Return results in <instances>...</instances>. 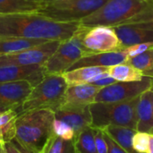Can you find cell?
<instances>
[{
  "label": "cell",
  "mask_w": 153,
  "mask_h": 153,
  "mask_svg": "<svg viewBox=\"0 0 153 153\" xmlns=\"http://www.w3.org/2000/svg\"><path fill=\"white\" fill-rule=\"evenodd\" d=\"M139 97L119 103L94 102L91 104V126L93 128L103 129L108 126H118L136 130V108Z\"/></svg>",
  "instance_id": "cell-4"
},
{
  "label": "cell",
  "mask_w": 153,
  "mask_h": 153,
  "mask_svg": "<svg viewBox=\"0 0 153 153\" xmlns=\"http://www.w3.org/2000/svg\"><path fill=\"white\" fill-rule=\"evenodd\" d=\"M42 65H0V83L9 82L27 81L37 85L45 76Z\"/></svg>",
  "instance_id": "cell-12"
},
{
  "label": "cell",
  "mask_w": 153,
  "mask_h": 153,
  "mask_svg": "<svg viewBox=\"0 0 153 153\" xmlns=\"http://www.w3.org/2000/svg\"><path fill=\"white\" fill-rule=\"evenodd\" d=\"M80 26L79 22H57L39 12L0 14V37L63 41L72 38Z\"/></svg>",
  "instance_id": "cell-1"
},
{
  "label": "cell",
  "mask_w": 153,
  "mask_h": 153,
  "mask_svg": "<svg viewBox=\"0 0 153 153\" xmlns=\"http://www.w3.org/2000/svg\"><path fill=\"white\" fill-rule=\"evenodd\" d=\"M41 2L30 0H0V14H10L26 12H38Z\"/></svg>",
  "instance_id": "cell-20"
},
{
  "label": "cell",
  "mask_w": 153,
  "mask_h": 153,
  "mask_svg": "<svg viewBox=\"0 0 153 153\" xmlns=\"http://www.w3.org/2000/svg\"><path fill=\"white\" fill-rule=\"evenodd\" d=\"M54 113V134L65 140H75L83 129L91 126L90 106L74 109L59 108Z\"/></svg>",
  "instance_id": "cell-7"
},
{
  "label": "cell",
  "mask_w": 153,
  "mask_h": 153,
  "mask_svg": "<svg viewBox=\"0 0 153 153\" xmlns=\"http://www.w3.org/2000/svg\"><path fill=\"white\" fill-rule=\"evenodd\" d=\"M120 40L122 49L142 43L153 42V30L138 24H124L113 27Z\"/></svg>",
  "instance_id": "cell-13"
},
{
  "label": "cell",
  "mask_w": 153,
  "mask_h": 153,
  "mask_svg": "<svg viewBox=\"0 0 153 153\" xmlns=\"http://www.w3.org/2000/svg\"><path fill=\"white\" fill-rule=\"evenodd\" d=\"M66 0H41V3H54V2H62Z\"/></svg>",
  "instance_id": "cell-36"
},
{
  "label": "cell",
  "mask_w": 153,
  "mask_h": 153,
  "mask_svg": "<svg viewBox=\"0 0 153 153\" xmlns=\"http://www.w3.org/2000/svg\"><path fill=\"white\" fill-rule=\"evenodd\" d=\"M108 73L117 82H136L144 77L141 71L126 62L109 66Z\"/></svg>",
  "instance_id": "cell-21"
},
{
  "label": "cell",
  "mask_w": 153,
  "mask_h": 153,
  "mask_svg": "<svg viewBox=\"0 0 153 153\" xmlns=\"http://www.w3.org/2000/svg\"><path fill=\"white\" fill-rule=\"evenodd\" d=\"M17 109H11L0 115V142L7 143L15 136V121L18 117Z\"/></svg>",
  "instance_id": "cell-22"
},
{
  "label": "cell",
  "mask_w": 153,
  "mask_h": 153,
  "mask_svg": "<svg viewBox=\"0 0 153 153\" xmlns=\"http://www.w3.org/2000/svg\"><path fill=\"white\" fill-rule=\"evenodd\" d=\"M100 89L91 83L68 85L59 108L74 109L89 107L94 103L95 97Z\"/></svg>",
  "instance_id": "cell-11"
},
{
  "label": "cell",
  "mask_w": 153,
  "mask_h": 153,
  "mask_svg": "<svg viewBox=\"0 0 153 153\" xmlns=\"http://www.w3.org/2000/svg\"><path fill=\"white\" fill-rule=\"evenodd\" d=\"M11 109H17V108H15L13 106H11V105H7V104L0 102V115L4 113V112H6V111L11 110Z\"/></svg>",
  "instance_id": "cell-33"
},
{
  "label": "cell",
  "mask_w": 153,
  "mask_h": 153,
  "mask_svg": "<svg viewBox=\"0 0 153 153\" xmlns=\"http://www.w3.org/2000/svg\"><path fill=\"white\" fill-rule=\"evenodd\" d=\"M136 131L152 134L153 132V92L149 89L143 92L136 108Z\"/></svg>",
  "instance_id": "cell-16"
},
{
  "label": "cell",
  "mask_w": 153,
  "mask_h": 153,
  "mask_svg": "<svg viewBox=\"0 0 153 153\" xmlns=\"http://www.w3.org/2000/svg\"><path fill=\"white\" fill-rule=\"evenodd\" d=\"M84 26L70 39L60 42L56 50L42 65L45 74H63L82 57L91 54L82 44Z\"/></svg>",
  "instance_id": "cell-5"
},
{
  "label": "cell",
  "mask_w": 153,
  "mask_h": 153,
  "mask_svg": "<svg viewBox=\"0 0 153 153\" xmlns=\"http://www.w3.org/2000/svg\"><path fill=\"white\" fill-rule=\"evenodd\" d=\"M126 63L141 71L144 76H150L153 78V48L138 56L129 57Z\"/></svg>",
  "instance_id": "cell-24"
},
{
  "label": "cell",
  "mask_w": 153,
  "mask_h": 153,
  "mask_svg": "<svg viewBox=\"0 0 153 153\" xmlns=\"http://www.w3.org/2000/svg\"><path fill=\"white\" fill-rule=\"evenodd\" d=\"M127 59H128V56L124 49L112 51V52L90 54L79 59L67 71L79 68V67H84V66L109 67L115 65L125 63L127 61Z\"/></svg>",
  "instance_id": "cell-15"
},
{
  "label": "cell",
  "mask_w": 153,
  "mask_h": 153,
  "mask_svg": "<svg viewBox=\"0 0 153 153\" xmlns=\"http://www.w3.org/2000/svg\"><path fill=\"white\" fill-rule=\"evenodd\" d=\"M47 41L48 40L17 37H0V55L19 52L40 45Z\"/></svg>",
  "instance_id": "cell-18"
},
{
  "label": "cell",
  "mask_w": 153,
  "mask_h": 153,
  "mask_svg": "<svg viewBox=\"0 0 153 153\" xmlns=\"http://www.w3.org/2000/svg\"><path fill=\"white\" fill-rule=\"evenodd\" d=\"M117 81H116L113 77H111L108 72L104 73V74H101L100 75H99L93 82H91V84H93V85H96V86H99L100 88H103V87H106V86H108V85H111L115 82H117Z\"/></svg>",
  "instance_id": "cell-30"
},
{
  "label": "cell",
  "mask_w": 153,
  "mask_h": 153,
  "mask_svg": "<svg viewBox=\"0 0 153 153\" xmlns=\"http://www.w3.org/2000/svg\"><path fill=\"white\" fill-rule=\"evenodd\" d=\"M104 137L108 144V153H128L120 145H118L112 138H110L105 132H104Z\"/></svg>",
  "instance_id": "cell-31"
},
{
  "label": "cell",
  "mask_w": 153,
  "mask_h": 153,
  "mask_svg": "<svg viewBox=\"0 0 153 153\" xmlns=\"http://www.w3.org/2000/svg\"><path fill=\"white\" fill-rule=\"evenodd\" d=\"M134 24H138L139 26H142V27H144V28H147V29L153 30V20H152V21H149V22H146L134 23Z\"/></svg>",
  "instance_id": "cell-34"
},
{
  "label": "cell",
  "mask_w": 153,
  "mask_h": 153,
  "mask_svg": "<svg viewBox=\"0 0 153 153\" xmlns=\"http://www.w3.org/2000/svg\"><path fill=\"white\" fill-rule=\"evenodd\" d=\"M65 142L66 140L54 134L45 145L41 153H62Z\"/></svg>",
  "instance_id": "cell-26"
},
{
  "label": "cell",
  "mask_w": 153,
  "mask_h": 153,
  "mask_svg": "<svg viewBox=\"0 0 153 153\" xmlns=\"http://www.w3.org/2000/svg\"><path fill=\"white\" fill-rule=\"evenodd\" d=\"M60 42L59 40H48L19 52L0 55V65H43L56 50Z\"/></svg>",
  "instance_id": "cell-9"
},
{
  "label": "cell",
  "mask_w": 153,
  "mask_h": 153,
  "mask_svg": "<svg viewBox=\"0 0 153 153\" xmlns=\"http://www.w3.org/2000/svg\"><path fill=\"white\" fill-rule=\"evenodd\" d=\"M105 66H84L66 71L63 74L68 85L91 83L99 75L108 72Z\"/></svg>",
  "instance_id": "cell-17"
},
{
  "label": "cell",
  "mask_w": 153,
  "mask_h": 153,
  "mask_svg": "<svg viewBox=\"0 0 153 153\" xmlns=\"http://www.w3.org/2000/svg\"><path fill=\"white\" fill-rule=\"evenodd\" d=\"M95 131L92 126L83 129L74 140L76 153H98L95 145Z\"/></svg>",
  "instance_id": "cell-23"
},
{
  "label": "cell",
  "mask_w": 153,
  "mask_h": 153,
  "mask_svg": "<svg viewBox=\"0 0 153 153\" xmlns=\"http://www.w3.org/2000/svg\"><path fill=\"white\" fill-rule=\"evenodd\" d=\"M62 153H76L74 147V140H66Z\"/></svg>",
  "instance_id": "cell-32"
},
{
  "label": "cell",
  "mask_w": 153,
  "mask_h": 153,
  "mask_svg": "<svg viewBox=\"0 0 153 153\" xmlns=\"http://www.w3.org/2000/svg\"><path fill=\"white\" fill-rule=\"evenodd\" d=\"M82 44L91 54L123 50L115 29L109 26H84Z\"/></svg>",
  "instance_id": "cell-10"
},
{
  "label": "cell",
  "mask_w": 153,
  "mask_h": 153,
  "mask_svg": "<svg viewBox=\"0 0 153 153\" xmlns=\"http://www.w3.org/2000/svg\"><path fill=\"white\" fill-rule=\"evenodd\" d=\"M107 0H66L42 3L38 11L41 14L57 22H80L99 9Z\"/></svg>",
  "instance_id": "cell-6"
},
{
  "label": "cell",
  "mask_w": 153,
  "mask_h": 153,
  "mask_svg": "<svg viewBox=\"0 0 153 153\" xmlns=\"http://www.w3.org/2000/svg\"><path fill=\"white\" fill-rule=\"evenodd\" d=\"M33 86L27 81L0 83V102L13 106L17 109L26 100Z\"/></svg>",
  "instance_id": "cell-14"
},
{
  "label": "cell",
  "mask_w": 153,
  "mask_h": 153,
  "mask_svg": "<svg viewBox=\"0 0 153 153\" xmlns=\"http://www.w3.org/2000/svg\"><path fill=\"white\" fill-rule=\"evenodd\" d=\"M148 153H153V134H150V143H149Z\"/></svg>",
  "instance_id": "cell-35"
},
{
  "label": "cell",
  "mask_w": 153,
  "mask_h": 153,
  "mask_svg": "<svg viewBox=\"0 0 153 153\" xmlns=\"http://www.w3.org/2000/svg\"><path fill=\"white\" fill-rule=\"evenodd\" d=\"M95 145L98 153H108V144L102 129L95 128Z\"/></svg>",
  "instance_id": "cell-28"
},
{
  "label": "cell",
  "mask_w": 153,
  "mask_h": 153,
  "mask_svg": "<svg viewBox=\"0 0 153 153\" xmlns=\"http://www.w3.org/2000/svg\"><path fill=\"white\" fill-rule=\"evenodd\" d=\"M0 153H4V150H3V143L0 142Z\"/></svg>",
  "instance_id": "cell-37"
},
{
  "label": "cell",
  "mask_w": 153,
  "mask_h": 153,
  "mask_svg": "<svg viewBox=\"0 0 153 153\" xmlns=\"http://www.w3.org/2000/svg\"><path fill=\"white\" fill-rule=\"evenodd\" d=\"M55 113L35 109L19 114L15 121L14 139L30 153H41L54 134Z\"/></svg>",
  "instance_id": "cell-2"
},
{
  "label": "cell",
  "mask_w": 153,
  "mask_h": 153,
  "mask_svg": "<svg viewBox=\"0 0 153 153\" xmlns=\"http://www.w3.org/2000/svg\"><path fill=\"white\" fill-rule=\"evenodd\" d=\"M102 130L128 153H137L133 147V137L137 132L135 129L118 126H108Z\"/></svg>",
  "instance_id": "cell-19"
},
{
  "label": "cell",
  "mask_w": 153,
  "mask_h": 153,
  "mask_svg": "<svg viewBox=\"0 0 153 153\" xmlns=\"http://www.w3.org/2000/svg\"><path fill=\"white\" fill-rule=\"evenodd\" d=\"M68 84L63 74H46L35 86L17 109L18 114L35 109H50L56 111L59 108Z\"/></svg>",
  "instance_id": "cell-3"
},
{
  "label": "cell",
  "mask_w": 153,
  "mask_h": 153,
  "mask_svg": "<svg viewBox=\"0 0 153 153\" xmlns=\"http://www.w3.org/2000/svg\"><path fill=\"white\" fill-rule=\"evenodd\" d=\"M151 89H152V92H153V82H152V88H151ZM152 134H153V132H152Z\"/></svg>",
  "instance_id": "cell-39"
},
{
  "label": "cell",
  "mask_w": 153,
  "mask_h": 153,
  "mask_svg": "<svg viewBox=\"0 0 153 153\" xmlns=\"http://www.w3.org/2000/svg\"><path fill=\"white\" fill-rule=\"evenodd\" d=\"M151 48H153V42H149V43H142V44H136L134 46H131L129 48H125L124 50L129 57H133L135 56H138Z\"/></svg>",
  "instance_id": "cell-27"
},
{
  "label": "cell",
  "mask_w": 153,
  "mask_h": 153,
  "mask_svg": "<svg viewBox=\"0 0 153 153\" xmlns=\"http://www.w3.org/2000/svg\"><path fill=\"white\" fill-rule=\"evenodd\" d=\"M153 78L144 76L136 82H117L111 85L101 88L97 93L94 102L119 103L132 100L143 92L152 88Z\"/></svg>",
  "instance_id": "cell-8"
},
{
  "label": "cell",
  "mask_w": 153,
  "mask_h": 153,
  "mask_svg": "<svg viewBox=\"0 0 153 153\" xmlns=\"http://www.w3.org/2000/svg\"><path fill=\"white\" fill-rule=\"evenodd\" d=\"M4 153H30L25 150L14 138L7 143H3Z\"/></svg>",
  "instance_id": "cell-29"
},
{
  "label": "cell",
  "mask_w": 153,
  "mask_h": 153,
  "mask_svg": "<svg viewBox=\"0 0 153 153\" xmlns=\"http://www.w3.org/2000/svg\"><path fill=\"white\" fill-rule=\"evenodd\" d=\"M150 134L136 132L133 137V147L137 153H148Z\"/></svg>",
  "instance_id": "cell-25"
},
{
  "label": "cell",
  "mask_w": 153,
  "mask_h": 153,
  "mask_svg": "<svg viewBox=\"0 0 153 153\" xmlns=\"http://www.w3.org/2000/svg\"><path fill=\"white\" fill-rule=\"evenodd\" d=\"M30 1H36V2H41V0H30Z\"/></svg>",
  "instance_id": "cell-38"
}]
</instances>
